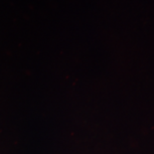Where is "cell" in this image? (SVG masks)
Masks as SVG:
<instances>
[]
</instances>
